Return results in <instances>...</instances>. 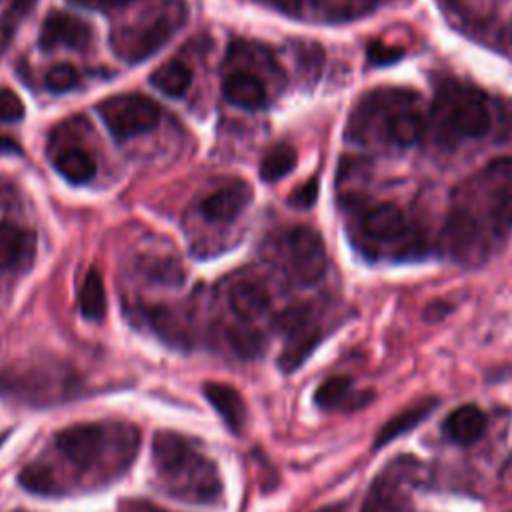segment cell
<instances>
[{"label":"cell","mask_w":512,"mask_h":512,"mask_svg":"<svg viewBox=\"0 0 512 512\" xmlns=\"http://www.w3.org/2000/svg\"><path fill=\"white\" fill-rule=\"evenodd\" d=\"M492 182L488 216L496 232L512 230V158H502L486 168Z\"/></svg>","instance_id":"8992f818"},{"label":"cell","mask_w":512,"mask_h":512,"mask_svg":"<svg viewBox=\"0 0 512 512\" xmlns=\"http://www.w3.org/2000/svg\"><path fill=\"white\" fill-rule=\"evenodd\" d=\"M228 306L238 318L252 320L262 312H266V308L270 306V296L260 284L242 280L230 288Z\"/></svg>","instance_id":"9a60e30c"},{"label":"cell","mask_w":512,"mask_h":512,"mask_svg":"<svg viewBox=\"0 0 512 512\" xmlns=\"http://www.w3.org/2000/svg\"><path fill=\"white\" fill-rule=\"evenodd\" d=\"M450 124L468 138H482L492 128V114L486 96L480 90L464 88L450 100Z\"/></svg>","instance_id":"5b68a950"},{"label":"cell","mask_w":512,"mask_h":512,"mask_svg":"<svg viewBox=\"0 0 512 512\" xmlns=\"http://www.w3.org/2000/svg\"><path fill=\"white\" fill-rule=\"evenodd\" d=\"M154 462L166 480L180 484L176 492L184 496L192 494L198 500H212L220 490L214 466L174 432L156 434Z\"/></svg>","instance_id":"6da1fadb"},{"label":"cell","mask_w":512,"mask_h":512,"mask_svg":"<svg viewBox=\"0 0 512 512\" xmlns=\"http://www.w3.org/2000/svg\"><path fill=\"white\" fill-rule=\"evenodd\" d=\"M24 116L20 96L10 88H0V122H18Z\"/></svg>","instance_id":"f546056e"},{"label":"cell","mask_w":512,"mask_h":512,"mask_svg":"<svg viewBox=\"0 0 512 512\" xmlns=\"http://www.w3.org/2000/svg\"><path fill=\"white\" fill-rule=\"evenodd\" d=\"M98 112L118 140L152 130L160 120V106L144 94H116L98 104Z\"/></svg>","instance_id":"3957f363"},{"label":"cell","mask_w":512,"mask_h":512,"mask_svg":"<svg viewBox=\"0 0 512 512\" xmlns=\"http://www.w3.org/2000/svg\"><path fill=\"white\" fill-rule=\"evenodd\" d=\"M106 288L104 280L96 270H90L80 290V312L88 320H102L106 314Z\"/></svg>","instance_id":"7402d4cb"},{"label":"cell","mask_w":512,"mask_h":512,"mask_svg":"<svg viewBox=\"0 0 512 512\" xmlns=\"http://www.w3.org/2000/svg\"><path fill=\"white\" fill-rule=\"evenodd\" d=\"M250 198H252L250 186L246 182H234L210 194L202 202L200 210H202V216L210 222H230L246 208Z\"/></svg>","instance_id":"8fae6325"},{"label":"cell","mask_w":512,"mask_h":512,"mask_svg":"<svg viewBox=\"0 0 512 512\" xmlns=\"http://www.w3.org/2000/svg\"><path fill=\"white\" fill-rule=\"evenodd\" d=\"M228 342L240 358H248V360L260 356L264 350V340H262L260 332L256 328L244 326V324L228 330Z\"/></svg>","instance_id":"d4e9b609"},{"label":"cell","mask_w":512,"mask_h":512,"mask_svg":"<svg viewBox=\"0 0 512 512\" xmlns=\"http://www.w3.org/2000/svg\"><path fill=\"white\" fill-rule=\"evenodd\" d=\"M222 92L230 104L246 110H256L266 100L264 84L254 74H248V72L228 74L222 82Z\"/></svg>","instance_id":"5bb4252c"},{"label":"cell","mask_w":512,"mask_h":512,"mask_svg":"<svg viewBox=\"0 0 512 512\" xmlns=\"http://www.w3.org/2000/svg\"><path fill=\"white\" fill-rule=\"evenodd\" d=\"M424 132L422 116L412 108H396L386 118V136L398 146H412Z\"/></svg>","instance_id":"ac0fdd59"},{"label":"cell","mask_w":512,"mask_h":512,"mask_svg":"<svg viewBox=\"0 0 512 512\" xmlns=\"http://www.w3.org/2000/svg\"><path fill=\"white\" fill-rule=\"evenodd\" d=\"M204 396L212 404V408L222 416L226 426L238 434L246 420V406L240 392L222 382H208L204 386Z\"/></svg>","instance_id":"4fadbf2b"},{"label":"cell","mask_w":512,"mask_h":512,"mask_svg":"<svg viewBox=\"0 0 512 512\" xmlns=\"http://www.w3.org/2000/svg\"><path fill=\"white\" fill-rule=\"evenodd\" d=\"M18 482H20L22 488H26L28 492H34V494H52V492H56L54 476L42 464H30L24 470H20Z\"/></svg>","instance_id":"484cf974"},{"label":"cell","mask_w":512,"mask_h":512,"mask_svg":"<svg viewBox=\"0 0 512 512\" xmlns=\"http://www.w3.org/2000/svg\"><path fill=\"white\" fill-rule=\"evenodd\" d=\"M150 324L154 326V330L164 338L168 340L170 344L174 346H184L186 342V334L184 330L180 328V324L176 322V318L164 310V308H152L150 310Z\"/></svg>","instance_id":"4316f807"},{"label":"cell","mask_w":512,"mask_h":512,"mask_svg":"<svg viewBox=\"0 0 512 512\" xmlns=\"http://www.w3.org/2000/svg\"><path fill=\"white\" fill-rule=\"evenodd\" d=\"M60 452L78 466H90L102 448V428L98 424H74L56 436Z\"/></svg>","instance_id":"ba28073f"},{"label":"cell","mask_w":512,"mask_h":512,"mask_svg":"<svg viewBox=\"0 0 512 512\" xmlns=\"http://www.w3.org/2000/svg\"><path fill=\"white\" fill-rule=\"evenodd\" d=\"M286 254L294 280L310 286L324 276L326 248L320 234L310 226H296L286 238Z\"/></svg>","instance_id":"277c9868"},{"label":"cell","mask_w":512,"mask_h":512,"mask_svg":"<svg viewBox=\"0 0 512 512\" xmlns=\"http://www.w3.org/2000/svg\"><path fill=\"white\" fill-rule=\"evenodd\" d=\"M0 154H22V146L14 138L0 134Z\"/></svg>","instance_id":"e575fe53"},{"label":"cell","mask_w":512,"mask_h":512,"mask_svg":"<svg viewBox=\"0 0 512 512\" xmlns=\"http://www.w3.org/2000/svg\"><path fill=\"white\" fill-rule=\"evenodd\" d=\"M36 254V236L32 230L12 222H0V270L28 268Z\"/></svg>","instance_id":"9c48e42d"},{"label":"cell","mask_w":512,"mask_h":512,"mask_svg":"<svg viewBox=\"0 0 512 512\" xmlns=\"http://www.w3.org/2000/svg\"><path fill=\"white\" fill-rule=\"evenodd\" d=\"M350 386H352V380L348 376H332L316 388L314 402L324 410L344 406L346 400H350V396H348Z\"/></svg>","instance_id":"cb8c5ba5"},{"label":"cell","mask_w":512,"mask_h":512,"mask_svg":"<svg viewBox=\"0 0 512 512\" xmlns=\"http://www.w3.org/2000/svg\"><path fill=\"white\" fill-rule=\"evenodd\" d=\"M78 80H80L78 70L66 62L52 66L44 76V84L52 92H68L78 84Z\"/></svg>","instance_id":"83f0119b"},{"label":"cell","mask_w":512,"mask_h":512,"mask_svg":"<svg viewBox=\"0 0 512 512\" xmlns=\"http://www.w3.org/2000/svg\"><path fill=\"white\" fill-rule=\"evenodd\" d=\"M486 426H488L486 414L476 404L458 406L444 420L446 436L462 446H468L480 440L486 432Z\"/></svg>","instance_id":"7c38bea8"},{"label":"cell","mask_w":512,"mask_h":512,"mask_svg":"<svg viewBox=\"0 0 512 512\" xmlns=\"http://www.w3.org/2000/svg\"><path fill=\"white\" fill-rule=\"evenodd\" d=\"M150 84L160 90L166 96H182L190 84H192V72L188 66H184L182 62L170 60L164 62L162 66H158L152 76H150Z\"/></svg>","instance_id":"d6986e66"},{"label":"cell","mask_w":512,"mask_h":512,"mask_svg":"<svg viewBox=\"0 0 512 512\" xmlns=\"http://www.w3.org/2000/svg\"><path fill=\"white\" fill-rule=\"evenodd\" d=\"M438 400L436 398H426V400H420L416 404H412L410 408L402 410L400 414H396L394 418H390L378 432L376 436V442H374V448H382L384 444L392 442L394 438L406 434L408 430H412L414 426H418L434 408H436Z\"/></svg>","instance_id":"e0dca14e"},{"label":"cell","mask_w":512,"mask_h":512,"mask_svg":"<svg viewBox=\"0 0 512 512\" xmlns=\"http://www.w3.org/2000/svg\"><path fill=\"white\" fill-rule=\"evenodd\" d=\"M274 324H276V328H278L280 332H284L286 336H292V334L304 330L306 326H310V324H312V318H310L308 308H304V306H294V308H288V310L280 312V314L276 316Z\"/></svg>","instance_id":"f1b7e54d"},{"label":"cell","mask_w":512,"mask_h":512,"mask_svg":"<svg viewBox=\"0 0 512 512\" xmlns=\"http://www.w3.org/2000/svg\"><path fill=\"white\" fill-rule=\"evenodd\" d=\"M316 512H344V506L342 504H334V506H326V508H320Z\"/></svg>","instance_id":"8d00e7d4"},{"label":"cell","mask_w":512,"mask_h":512,"mask_svg":"<svg viewBox=\"0 0 512 512\" xmlns=\"http://www.w3.org/2000/svg\"><path fill=\"white\" fill-rule=\"evenodd\" d=\"M54 166H56L58 174L72 184H84V182L92 180L96 174L94 158L80 148H70V150L60 152Z\"/></svg>","instance_id":"44dd1931"},{"label":"cell","mask_w":512,"mask_h":512,"mask_svg":"<svg viewBox=\"0 0 512 512\" xmlns=\"http://www.w3.org/2000/svg\"><path fill=\"white\" fill-rule=\"evenodd\" d=\"M72 4L76 6H84V8H90V10H112V8H120V6H126L134 0H70Z\"/></svg>","instance_id":"d6a6232c"},{"label":"cell","mask_w":512,"mask_h":512,"mask_svg":"<svg viewBox=\"0 0 512 512\" xmlns=\"http://www.w3.org/2000/svg\"><path fill=\"white\" fill-rule=\"evenodd\" d=\"M38 40L44 50H52V48L82 50L90 42V28L84 20L68 12H52L44 20Z\"/></svg>","instance_id":"52a82bcc"},{"label":"cell","mask_w":512,"mask_h":512,"mask_svg":"<svg viewBox=\"0 0 512 512\" xmlns=\"http://www.w3.org/2000/svg\"><path fill=\"white\" fill-rule=\"evenodd\" d=\"M318 340H320V332L314 324H310L304 330L288 336V344H286L284 352L278 358V366L284 372L296 370L310 356V352L316 348Z\"/></svg>","instance_id":"ffe728a7"},{"label":"cell","mask_w":512,"mask_h":512,"mask_svg":"<svg viewBox=\"0 0 512 512\" xmlns=\"http://www.w3.org/2000/svg\"><path fill=\"white\" fill-rule=\"evenodd\" d=\"M272 4L288 16H298L302 10V0H272Z\"/></svg>","instance_id":"836d02e7"},{"label":"cell","mask_w":512,"mask_h":512,"mask_svg":"<svg viewBox=\"0 0 512 512\" xmlns=\"http://www.w3.org/2000/svg\"><path fill=\"white\" fill-rule=\"evenodd\" d=\"M184 20L182 6H168L150 20L132 22L112 32L114 52L128 62H142L160 50Z\"/></svg>","instance_id":"7a4b0ae2"},{"label":"cell","mask_w":512,"mask_h":512,"mask_svg":"<svg viewBox=\"0 0 512 512\" xmlns=\"http://www.w3.org/2000/svg\"><path fill=\"white\" fill-rule=\"evenodd\" d=\"M316 196H318V184H316V180H308L306 184H302L300 188H296L290 194V204L298 206V208H308L314 204Z\"/></svg>","instance_id":"1f68e13d"},{"label":"cell","mask_w":512,"mask_h":512,"mask_svg":"<svg viewBox=\"0 0 512 512\" xmlns=\"http://www.w3.org/2000/svg\"><path fill=\"white\" fill-rule=\"evenodd\" d=\"M362 228L374 240H394L404 232L406 220L398 206L380 204L366 212L362 218Z\"/></svg>","instance_id":"2e32d148"},{"label":"cell","mask_w":512,"mask_h":512,"mask_svg":"<svg viewBox=\"0 0 512 512\" xmlns=\"http://www.w3.org/2000/svg\"><path fill=\"white\" fill-rule=\"evenodd\" d=\"M444 240L448 250L458 260H468L478 252L480 242V226L476 216H472L466 208H456L450 212L444 226Z\"/></svg>","instance_id":"30bf717a"},{"label":"cell","mask_w":512,"mask_h":512,"mask_svg":"<svg viewBox=\"0 0 512 512\" xmlns=\"http://www.w3.org/2000/svg\"><path fill=\"white\" fill-rule=\"evenodd\" d=\"M296 166V150L290 144L272 146L260 162V178L264 182H276L292 172Z\"/></svg>","instance_id":"603a6c76"},{"label":"cell","mask_w":512,"mask_h":512,"mask_svg":"<svg viewBox=\"0 0 512 512\" xmlns=\"http://www.w3.org/2000/svg\"><path fill=\"white\" fill-rule=\"evenodd\" d=\"M36 0H14L12 2V14L14 16H24L26 12H30V8L34 6Z\"/></svg>","instance_id":"d590c367"},{"label":"cell","mask_w":512,"mask_h":512,"mask_svg":"<svg viewBox=\"0 0 512 512\" xmlns=\"http://www.w3.org/2000/svg\"><path fill=\"white\" fill-rule=\"evenodd\" d=\"M368 58L370 62L382 66V64H392L396 60L402 58V48H396V46H388V44H370L368 48Z\"/></svg>","instance_id":"4dcf8cb0"}]
</instances>
